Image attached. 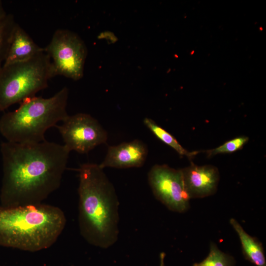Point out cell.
<instances>
[{"label":"cell","instance_id":"1","mask_svg":"<svg viewBox=\"0 0 266 266\" xmlns=\"http://www.w3.org/2000/svg\"><path fill=\"white\" fill-rule=\"evenodd\" d=\"M3 178L0 205L14 207L41 203L60 187L70 151L46 140L0 144Z\"/></svg>","mask_w":266,"mask_h":266},{"label":"cell","instance_id":"18","mask_svg":"<svg viewBox=\"0 0 266 266\" xmlns=\"http://www.w3.org/2000/svg\"><path fill=\"white\" fill-rule=\"evenodd\" d=\"M166 254L164 252H161L160 254V266H165V258Z\"/></svg>","mask_w":266,"mask_h":266},{"label":"cell","instance_id":"19","mask_svg":"<svg viewBox=\"0 0 266 266\" xmlns=\"http://www.w3.org/2000/svg\"></svg>","mask_w":266,"mask_h":266},{"label":"cell","instance_id":"14","mask_svg":"<svg viewBox=\"0 0 266 266\" xmlns=\"http://www.w3.org/2000/svg\"><path fill=\"white\" fill-rule=\"evenodd\" d=\"M18 24L14 16L8 14L0 21V68L4 62L12 40L13 34Z\"/></svg>","mask_w":266,"mask_h":266},{"label":"cell","instance_id":"11","mask_svg":"<svg viewBox=\"0 0 266 266\" xmlns=\"http://www.w3.org/2000/svg\"><path fill=\"white\" fill-rule=\"evenodd\" d=\"M43 50L44 48L36 44L27 33L18 24L3 65L28 60Z\"/></svg>","mask_w":266,"mask_h":266},{"label":"cell","instance_id":"17","mask_svg":"<svg viewBox=\"0 0 266 266\" xmlns=\"http://www.w3.org/2000/svg\"><path fill=\"white\" fill-rule=\"evenodd\" d=\"M6 15L7 14L3 7L2 2L0 0V21L2 20Z\"/></svg>","mask_w":266,"mask_h":266},{"label":"cell","instance_id":"16","mask_svg":"<svg viewBox=\"0 0 266 266\" xmlns=\"http://www.w3.org/2000/svg\"><path fill=\"white\" fill-rule=\"evenodd\" d=\"M248 140L249 138L246 136H239L226 142L216 148L207 150L204 152L208 157L219 154L232 153L242 149Z\"/></svg>","mask_w":266,"mask_h":266},{"label":"cell","instance_id":"3","mask_svg":"<svg viewBox=\"0 0 266 266\" xmlns=\"http://www.w3.org/2000/svg\"><path fill=\"white\" fill-rule=\"evenodd\" d=\"M60 208L44 203L0 206V245L36 252L51 247L66 224Z\"/></svg>","mask_w":266,"mask_h":266},{"label":"cell","instance_id":"13","mask_svg":"<svg viewBox=\"0 0 266 266\" xmlns=\"http://www.w3.org/2000/svg\"><path fill=\"white\" fill-rule=\"evenodd\" d=\"M144 125L160 140L173 149L180 156H186L192 160L200 151H189L184 148L170 133L159 126L154 120L145 118Z\"/></svg>","mask_w":266,"mask_h":266},{"label":"cell","instance_id":"2","mask_svg":"<svg viewBox=\"0 0 266 266\" xmlns=\"http://www.w3.org/2000/svg\"><path fill=\"white\" fill-rule=\"evenodd\" d=\"M99 165H81L78 223L82 237L90 244L107 248L118 240L119 200L115 188Z\"/></svg>","mask_w":266,"mask_h":266},{"label":"cell","instance_id":"10","mask_svg":"<svg viewBox=\"0 0 266 266\" xmlns=\"http://www.w3.org/2000/svg\"><path fill=\"white\" fill-rule=\"evenodd\" d=\"M148 149L138 139L110 146L103 162L99 165L103 169L110 167L127 168L142 166L146 159Z\"/></svg>","mask_w":266,"mask_h":266},{"label":"cell","instance_id":"6","mask_svg":"<svg viewBox=\"0 0 266 266\" xmlns=\"http://www.w3.org/2000/svg\"><path fill=\"white\" fill-rule=\"evenodd\" d=\"M44 49L50 59L54 77L63 75L75 81L82 78L87 49L77 33L57 30Z\"/></svg>","mask_w":266,"mask_h":266},{"label":"cell","instance_id":"8","mask_svg":"<svg viewBox=\"0 0 266 266\" xmlns=\"http://www.w3.org/2000/svg\"><path fill=\"white\" fill-rule=\"evenodd\" d=\"M59 131L64 145L71 151L87 153L97 146L104 143L107 134L99 122L86 113L69 116L61 126H55Z\"/></svg>","mask_w":266,"mask_h":266},{"label":"cell","instance_id":"7","mask_svg":"<svg viewBox=\"0 0 266 266\" xmlns=\"http://www.w3.org/2000/svg\"><path fill=\"white\" fill-rule=\"evenodd\" d=\"M155 197L171 211L183 213L190 208V198L186 190L181 169L166 165H155L148 174Z\"/></svg>","mask_w":266,"mask_h":266},{"label":"cell","instance_id":"12","mask_svg":"<svg viewBox=\"0 0 266 266\" xmlns=\"http://www.w3.org/2000/svg\"><path fill=\"white\" fill-rule=\"evenodd\" d=\"M230 223L239 237L245 258L256 266H266L262 243L248 234L235 219L231 218Z\"/></svg>","mask_w":266,"mask_h":266},{"label":"cell","instance_id":"5","mask_svg":"<svg viewBox=\"0 0 266 266\" xmlns=\"http://www.w3.org/2000/svg\"><path fill=\"white\" fill-rule=\"evenodd\" d=\"M51 60L44 50L31 59L0 68V111L35 96L53 77Z\"/></svg>","mask_w":266,"mask_h":266},{"label":"cell","instance_id":"15","mask_svg":"<svg viewBox=\"0 0 266 266\" xmlns=\"http://www.w3.org/2000/svg\"><path fill=\"white\" fill-rule=\"evenodd\" d=\"M234 258L221 251L216 244L211 242L208 256L202 262L196 263L193 266H234Z\"/></svg>","mask_w":266,"mask_h":266},{"label":"cell","instance_id":"4","mask_svg":"<svg viewBox=\"0 0 266 266\" xmlns=\"http://www.w3.org/2000/svg\"><path fill=\"white\" fill-rule=\"evenodd\" d=\"M68 90L65 87L51 98L32 97L21 102L15 110L4 113L0 118V133L7 141L37 143L45 140L50 128L64 120Z\"/></svg>","mask_w":266,"mask_h":266},{"label":"cell","instance_id":"9","mask_svg":"<svg viewBox=\"0 0 266 266\" xmlns=\"http://www.w3.org/2000/svg\"><path fill=\"white\" fill-rule=\"evenodd\" d=\"M186 190L190 199L203 198L217 191L220 174L216 166L191 165L181 169Z\"/></svg>","mask_w":266,"mask_h":266}]
</instances>
